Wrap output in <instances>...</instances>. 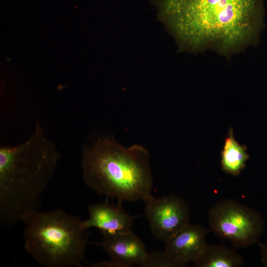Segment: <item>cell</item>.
<instances>
[{
  "label": "cell",
  "instance_id": "3",
  "mask_svg": "<svg viewBox=\"0 0 267 267\" xmlns=\"http://www.w3.org/2000/svg\"><path fill=\"white\" fill-rule=\"evenodd\" d=\"M150 154L142 145L129 147L113 138H97L81 155L83 178L96 193L123 201H143L151 195Z\"/></svg>",
  "mask_w": 267,
  "mask_h": 267
},
{
  "label": "cell",
  "instance_id": "9",
  "mask_svg": "<svg viewBox=\"0 0 267 267\" xmlns=\"http://www.w3.org/2000/svg\"><path fill=\"white\" fill-rule=\"evenodd\" d=\"M89 217L82 221L85 231L95 228L102 233L113 234L131 230L133 218L121 206L104 203L90 205L88 207Z\"/></svg>",
  "mask_w": 267,
  "mask_h": 267
},
{
  "label": "cell",
  "instance_id": "12",
  "mask_svg": "<svg viewBox=\"0 0 267 267\" xmlns=\"http://www.w3.org/2000/svg\"><path fill=\"white\" fill-rule=\"evenodd\" d=\"M140 267H182L166 252L156 251L149 253Z\"/></svg>",
  "mask_w": 267,
  "mask_h": 267
},
{
  "label": "cell",
  "instance_id": "7",
  "mask_svg": "<svg viewBox=\"0 0 267 267\" xmlns=\"http://www.w3.org/2000/svg\"><path fill=\"white\" fill-rule=\"evenodd\" d=\"M100 242L96 243L109 256V261L92 265L95 267H140L149 253L145 245L132 231L113 234L102 233Z\"/></svg>",
  "mask_w": 267,
  "mask_h": 267
},
{
  "label": "cell",
  "instance_id": "10",
  "mask_svg": "<svg viewBox=\"0 0 267 267\" xmlns=\"http://www.w3.org/2000/svg\"><path fill=\"white\" fill-rule=\"evenodd\" d=\"M246 151V146L238 142L233 130L230 128L221 152L222 170L233 176H238L245 169L246 162L249 159Z\"/></svg>",
  "mask_w": 267,
  "mask_h": 267
},
{
  "label": "cell",
  "instance_id": "13",
  "mask_svg": "<svg viewBox=\"0 0 267 267\" xmlns=\"http://www.w3.org/2000/svg\"><path fill=\"white\" fill-rule=\"evenodd\" d=\"M260 248L262 261L265 267H267V243L259 242Z\"/></svg>",
  "mask_w": 267,
  "mask_h": 267
},
{
  "label": "cell",
  "instance_id": "5",
  "mask_svg": "<svg viewBox=\"0 0 267 267\" xmlns=\"http://www.w3.org/2000/svg\"><path fill=\"white\" fill-rule=\"evenodd\" d=\"M208 222L212 232L229 240L236 247H246L256 243L264 226L259 213L231 199L220 201L210 208Z\"/></svg>",
  "mask_w": 267,
  "mask_h": 267
},
{
  "label": "cell",
  "instance_id": "8",
  "mask_svg": "<svg viewBox=\"0 0 267 267\" xmlns=\"http://www.w3.org/2000/svg\"><path fill=\"white\" fill-rule=\"evenodd\" d=\"M209 231L199 224L189 223L166 243L164 251L182 267L198 259L204 252Z\"/></svg>",
  "mask_w": 267,
  "mask_h": 267
},
{
  "label": "cell",
  "instance_id": "2",
  "mask_svg": "<svg viewBox=\"0 0 267 267\" xmlns=\"http://www.w3.org/2000/svg\"><path fill=\"white\" fill-rule=\"evenodd\" d=\"M61 153L39 122L24 142L0 148V223L13 227L38 211Z\"/></svg>",
  "mask_w": 267,
  "mask_h": 267
},
{
  "label": "cell",
  "instance_id": "11",
  "mask_svg": "<svg viewBox=\"0 0 267 267\" xmlns=\"http://www.w3.org/2000/svg\"><path fill=\"white\" fill-rule=\"evenodd\" d=\"M193 263L195 267H240L244 260L233 250L207 244L203 253Z\"/></svg>",
  "mask_w": 267,
  "mask_h": 267
},
{
  "label": "cell",
  "instance_id": "6",
  "mask_svg": "<svg viewBox=\"0 0 267 267\" xmlns=\"http://www.w3.org/2000/svg\"><path fill=\"white\" fill-rule=\"evenodd\" d=\"M143 202L150 231L161 242L166 244L190 223L187 204L175 195L155 198L151 194Z\"/></svg>",
  "mask_w": 267,
  "mask_h": 267
},
{
  "label": "cell",
  "instance_id": "1",
  "mask_svg": "<svg viewBox=\"0 0 267 267\" xmlns=\"http://www.w3.org/2000/svg\"><path fill=\"white\" fill-rule=\"evenodd\" d=\"M159 18L180 49L228 56L256 45L263 0H156Z\"/></svg>",
  "mask_w": 267,
  "mask_h": 267
},
{
  "label": "cell",
  "instance_id": "4",
  "mask_svg": "<svg viewBox=\"0 0 267 267\" xmlns=\"http://www.w3.org/2000/svg\"><path fill=\"white\" fill-rule=\"evenodd\" d=\"M24 247L45 267H81L88 240L82 220L63 210L39 211L25 216Z\"/></svg>",
  "mask_w": 267,
  "mask_h": 267
}]
</instances>
